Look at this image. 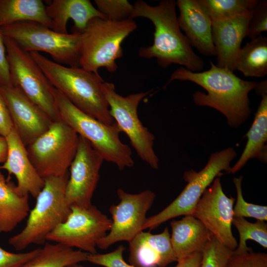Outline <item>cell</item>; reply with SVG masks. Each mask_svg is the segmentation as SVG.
Instances as JSON below:
<instances>
[{"label": "cell", "mask_w": 267, "mask_h": 267, "mask_svg": "<svg viewBox=\"0 0 267 267\" xmlns=\"http://www.w3.org/2000/svg\"><path fill=\"white\" fill-rule=\"evenodd\" d=\"M210 63L209 70L199 72L180 67L172 73L168 84L179 80L190 81L201 87L206 93L194 92V103L217 110L226 117L230 127L237 128L251 114L249 93L255 89L257 83L243 80L233 72L220 67L212 61Z\"/></svg>", "instance_id": "6da1fadb"}, {"label": "cell", "mask_w": 267, "mask_h": 267, "mask_svg": "<svg viewBox=\"0 0 267 267\" xmlns=\"http://www.w3.org/2000/svg\"><path fill=\"white\" fill-rule=\"evenodd\" d=\"M176 7L174 0H161L155 6L142 0L134 2L131 19L147 18L155 29L152 44L140 47L139 55L147 59L156 58L164 68L177 64L193 72H201L204 61L194 52L188 40L181 32Z\"/></svg>", "instance_id": "7a4b0ae2"}, {"label": "cell", "mask_w": 267, "mask_h": 267, "mask_svg": "<svg viewBox=\"0 0 267 267\" xmlns=\"http://www.w3.org/2000/svg\"><path fill=\"white\" fill-rule=\"evenodd\" d=\"M52 86L75 107L106 124L114 121L102 90L104 81L98 74L80 66H66L37 52H30Z\"/></svg>", "instance_id": "3957f363"}, {"label": "cell", "mask_w": 267, "mask_h": 267, "mask_svg": "<svg viewBox=\"0 0 267 267\" xmlns=\"http://www.w3.org/2000/svg\"><path fill=\"white\" fill-rule=\"evenodd\" d=\"M53 94L60 119L89 141L104 161L120 170L134 166L132 150L121 140L122 132L115 122L106 124L88 115L54 87Z\"/></svg>", "instance_id": "277c9868"}, {"label": "cell", "mask_w": 267, "mask_h": 267, "mask_svg": "<svg viewBox=\"0 0 267 267\" xmlns=\"http://www.w3.org/2000/svg\"><path fill=\"white\" fill-rule=\"evenodd\" d=\"M68 178L67 173L44 178V187L36 198L35 206L30 210L25 226L8 239L16 250H23L33 244H44L48 234L66 220L71 211L65 196Z\"/></svg>", "instance_id": "5b68a950"}, {"label": "cell", "mask_w": 267, "mask_h": 267, "mask_svg": "<svg viewBox=\"0 0 267 267\" xmlns=\"http://www.w3.org/2000/svg\"><path fill=\"white\" fill-rule=\"evenodd\" d=\"M136 28L133 19L117 22L95 17L90 20L81 33L80 66L97 74L101 67L115 72L116 61L123 54L122 43Z\"/></svg>", "instance_id": "8992f818"}, {"label": "cell", "mask_w": 267, "mask_h": 267, "mask_svg": "<svg viewBox=\"0 0 267 267\" xmlns=\"http://www.w3.org/2000/svg\"><path fill=\"white\" fill-rule=\"evenodd\" d=\"M237 153L232 147L211 154L207 163L199 172L190 170L184 173L187 184L179 195L167 207L156 215L147 218L142 227L154 229L168 220L180 216L192 215L206 189L215 178L226 172L230 174L231 162Z\"/></svg>", "instance_id": "52a82bcc"}, {"label": "cell", "mask_w": 267, "mask_h": 267, "mask_svg": "<svg viewBox=\"0 0 267 267\" xmlns=\"http://www.w3.org/2000/svg\"><path fill=\"white\" fill-rule=\"evenodd\" d=\"M0 30L4 37L10 38L29 52H45L57 63L80 66L81 33L61 34L32 21L4 26Z\"/></svg>", "instance_id": "ba28073f"}, {"label": "cell", "mask_w": 267, "mask_h": 267, "mask_svg": "<svg viewBox=\"0 0 267 267\" xmlns=\"http://www.w3.org/2000/svg\"><path fill=\"white\" fill-rule=\"evenodd\" d=\"M79 135L61 119L26 146L28 157L39 175L45 178L64 176L76 155Z\"/></svg>", "instance_id": "9c48e42d"}, {"label": "cell", "mask_w": 267, "mask_h": 267, "mask_svg": "<svg viewBox=\"0 0 267 267\" xmlns=\"http://www.w3.org/2000/svg\"><path fill=\"white\" fill-rule=\"evenodd\" d=\"M102 90L111 117L127 135L136 154L151 168L158 169L159 160L153 148L155 136L142 124L137 112L139 104L150 91L123 96L116 91L113 83L105 81Z\"/></svg>", "instance_id": "30bf717a"}, {"label": "cell", "mask_w": 267, "mask_h": 267, "mask_svg": "<svg viewBox=\"0 0 267 267\" xmlns=\"http://www.w3.org/2000/svg\"><path fill=\"white\" fill-rule=\"evenodd\" d=\"M4 42L11 85L18 89L53 122L60 120L53 87L30 52L9 38L4 36Z\"/></svg>", "instance_id": "8fae6325"}, {"label": "cell", "mask_w": 267, "mask_h": 267, "mask_svg": "<svg viewBox=\"0 0 267 267\" xmlns=\"http://www.w3.org/2000/svg\"><path fill=\"white\" fill-rule=\"evenodd\" d=\"M70 208L66 220L48 234L46 240L89 254L97 253V243L110 230L111 219L92 205Z\"/></svg>", "instance_id": "7c38bea8"}, {"label": "cell", "mask_w": 267, "mask_h": 267, "mask_svg": "<svg viewBox=\"0 0 267 267\" xmlns=\"http://www.w3.org/2000/svg\"><path fill=\"white\" fill-rule=\"evenodd\" d=\"M117 194L119 203L109 209L112 216L110 229L97 243V248L101 250L118 242H129L143 231L147 213L155 198V193L149 189L130 193L119 188Z\"/></svg>", "instance_id": "4fadbf2b"}, {"label": "cell", "mask_w": 267, "mask_h": 267, "mask_svg": "<svg viewBox=\"0 0 267 267\" xmlns=\"http://www.w3.org/2000/svg\"><path fill=\"white\" fill-rule=\"evenodd\" d=\"M235 201L225 194L218 177L206 189L192 214L214 237L232 251L238 245L231 230Z\"/></svg>", "instance_id": "5bb4252c"}, {"label": "cell", "mask_w": 267, "mask_h": 267, "mask_svg": "<svg viewBox=\"0 0 267 267\" xmlns=\"http://www.w3.org/2000/svg\"><path fill=\"white\" fill-rule=\"evenodd\" d=\"M90 142L79 136L75 157L69 167L70 174L65 190V199L71 206L88 207L99 179V172L104 161Z\"/></svg>", "instance_id": "9a60e30c"}, {"label": "cell", "mask_w": 267, "mask_h": 267, "mask_svg": "<svg viewBox=\"0 0 267 267\" xmlns=\"http://www.w3.org/2000/svg\"><path fill=\"white\" fill-rule=\"evenodd\" d=\"M13 128L26 147L45 132L53 122L18 89L0 85Z\"/></svg>", "instance_id": "2e32d148"}, {"label": "cell", "mask_w": 267, "mask_h": 267, "mask_svg": "<svg viewBox=\"0 0 267 267\" xmlns=\"http://www.w3.org/2000/svg\"><path fill=\"white\" fill-rule=\"evenodd\" d=\"M250 15L251 10L232 18L212 21L217 66L234 71L242 41L246 37Z\"/></svg>", "instance_id": "e0dca14e"}, {"label": "cell", "mask_w": 267, "mask_h": 267, "mask_svg": "<svg viewBox=\"0 0 267 267\" xmlns=\"http://www.w3.org/2000/svg\"><path fill=\"white\" fill-rule=\"evenodd\" d=\"M8 144V153L5 161L0 169L13 175L17 180V188L24 195L36 198L44 185V179L38 174L31 162L26 149L14 128L5 136Z\"/></svg>", "instance_id": "ac0fdd59"}, {"label": "cell", "mask_w": 267, "mask_h": 267, "mask_svg": "<svg viewBox=\"0 0 267 267\" xmlns=\"http://www.w3.org/2000/svg\"><path fill=\"white\" fill-rule=\"evenodd\" d=\"M129 244V262L136 267H166L177 262L167 227L156 234L141 231Z\"/></svg>", "instance_id": "d6986e66"}, {"label": "cell", "mask_w": 267, "mask_h": 267, "mask_svg": "<svg viewBox=\"0 0 267 267\" xmlns=\"http://www.w3.org/2000/svg\"><path fill=\"white\" fill-rule=\"evenodd\" d=\"M180 29L191 46L205 56L216 55L212 38V22L199 0H178Z\"/></svg>", "instance_id": "ffe728a7"}, {"label": "cell", "mask_w": 267, "mask_h": 267, "mask_svg": "<svg viewBox=\"0 0 267 267\" xmlns=\"http://www.w3.org/2000/svg\"><path fill=\"white\" fill-rule=\"evenodd\" d=\"M46 12L51 21V29L67 34L69 19L74 22L73 33H81L89 22L95 17L104 16L89 0H53L45 6Z\"/></svg>", "instance_id": "44dd1931"}, {"label": "cell", "mask_w": 267, "mask_h": 267, "mask_svg": "<svg viewBox=\"0 0 267 267\" xmlns=\"http://www.w3.org/2000/svg\"><path fill=\"white\" fill-rule=\"evenodd\" d=\"M171 241L177 262L196 252H202L212 235L197 219L186 215L170 222Z\"/></svg>", "instance_id": "7402d4cb"}, {"label": "cell", "mask_w": 267, "mask_h": 267, "mask_svg": "<svg viewBox=\"0 0 267 267\" xmlns=\"http://www.w3.org/2000/svg\"><path fill=\"white\" fill-rule=\"evenodd\" d=\"M28 196L21 194L0 169V233L12 231L28 217Z\"/></svg>", "instance_id": "603a6c76"}, {"label": "cell", "mask_w": 267, "mask_h": 267, "mask_svg": "<svg viewBox=\"0 0 267 267\" xmlns=\"http://www.w3.org/2000/svg\"><path fill=\"white\" fill-rule=\"evenodd\" d=\"M260 95L262 99L254 121L246 134V145L238 161L231 167L230 174H234L239 171L252 159L256 158L267 161V92H263Z\"/></svg>", "instance_id": "cb8c5ba5"}, {"label": "cell", "mask_w": 267, "mask_h": 267, "mask_svg": "<svg viewBox=\"0 0 267 267\" xmlns=\"http://www.w3.org/2000/svg\"><path fill=\"white\" fill-rule=\"evenodd\" d=\"M22 21L42 24L51 29L41 0H0V27Z\"/></svg>", "instance_id": "d4e9b609"}, {"label": "cell", "mask_w": 267, "mask_h": 267, "mask_svg": "<svg viewBox=\"0 0 267 267\" xmlns=\"http://www.w3.org/2000/svg\"><path fill=\"white\" fill-rule=\"evenodd\" d=\"M245 77H264L267 74V38L261 36L251 40L241 48L234 71Z\"/></svg>", "instance_id": "484cf974"}, {"label": "cell", "mask_w": 267, "mask_h": 267, "mask_svg": "<svg viewBox=\"0 0 267 267\" xmlns=\"http://www.w3.org/2000/svg\"><path fill=\"white\" fill-rule=\"evenodd\" d=\"M88 254L59 243H46L36 256L19 267H66L87 261Z\"/></svg>", "instance_id": "4316f807"}, {"label": "cell", "mask_w": 267, "mask_h": 267, "mask_svg": "<svg viewBox=\"0 0 267 267\" xmlns=\"http://www.w3.org/2000/svg\"><path fill=\"white\" fill-rule=\"evenodd\" d=\"M212 21L226 19L253 9L258 0H199Z\"/></svg>", "instance_id": "83f0119b"}, {"label": "cell", "mask_w": 267, "mask_h": 267, "mask_svg": "<svg viewBox=\"0 0 267 267\" xmlns=\"http://www.w3.org/2000/svg\"><path fill=\"white\" fill-rule=\"evenodd\" d=\"M232 224L237 229L239 234V242L237 248L233 251L234 254H241L252 251L247 246L246 241L251 239L267 248V224L265 221L257 220L250 222L244 218L233 217Z\"/></svg>", "instance_id": "f1b7e54d"}, {"label": "cell", "mask_w": 267, "mask_h": 267, "mask_svg": "<svg viewBox=\"0 0 267 267\" xmlns=\"http://www.w3.org/2000/svg\"><path fill=\"white\" fill-rule=\"evenodd\" d=\"M243 177L234 178L233 179L235 185L237 200L233 207V217H249L257 220L267 221V207L247 202L243 197L242 181Z\"/></svg>", "instance_id": "f546056e"}, {"label": "cell", "mask_w": 267, "mask_h": 267, "mask_svg": "<svg viewBox=\"0 0 267 267\" xmlns=\"http://www.w3.org/2000/svg\"><path fill=\"white\" fill-rule=\"evenodd\" d=\"M97 9L106 20L122 21L131 19L134 5L127 0H94Z\"/></svg>", "instance_id": "4dcf8cb0"}, {"label": "cell", "mask_w": 267, "mask_h": 267, "mask_svg": "<svg viewBox=\"0 0 267 267\" xmlns=\"http://www.w3.org/2000/svg\"><path fill=\"white\" fill-rule=\"evenodd\" d=\"M232 252L212 235L202 251L201 267H224Z\"/></svg>", "instance_id": "1f68e13d"}, {"label": "cell", "mask_w": 267, "mask_h": 267, "mask_svg": "<svg viewBox=\"0 0 267 267\" xmlns=\"http://www.w3.org/2000/svg\"><path fill=\"white\" fill-rule=\"evenodd\" d=\"M267 31V0H258L255 7L251 10L248 23L246 37L253 40Z\"/></svg>", "instance_id": "d6a6232c"}, {"label": "cell", "mask_w": 267, "mask_h": 267, "mask_svg": "<svg viewBox=\"0 0 267 267\" xmlns=\"http://www.w3.org/2000/svg\"><path fill=\"white\" fill-rule=\"evenodd\" d=\"M125 250V247L121 245L115 250L108 253L89 254L87 261L104 267H136L124 260L123 253Z\"/></svg>", "instance_id": "836d02e7"}, {"label": "cell", "mask_w": 267, "mask_h": 267, "mask_svg": "<svg viewBox=\"0 0 267 267\" xmlns=\"http://www.w3.org/2000/svg\"><path fill=\"white\" fill-rule=\"evenodd\" d=\"M224 267H267V254L252 251L241 254L232 252Z\"/></svg>", "instance_id": "e575fe53"}, {"label": "cell", "mask_w": 267, "mask_h": 267, "mask_svg": "<svg viewBox=\"0 0 267 267\" xmlns=\"http://www.w3.org/2000/svg\"><path fill=\"white\" fill-rule=\"evenodd\" d=\"M41 249L37 248L27 252L15 253L0 247V267H19L36 256Z\"/></svg>", "instance_id": "d590c367"}, {"label": "cell", "mask_w": 267, "mask_h": 267, "mask_svg": "<svg viewBox=\"0 0 267 267\" xmlns=\"http://www.w3.org/2000/svg\"><path fill=\"white\" fill-rule=\"evenodd\" d=\"M0 85H11L4 36L0 30Z\"/></svg>", "instance_id": "8d00e7d4"}, {"label": "cell", "mask_w": 267, "mask_h": 267, "mask_svg": "<svg viewBox=\"0 0 267 267\" xmlns=\"http://www.w3.org/2000/svg\"><path fill=\"white\" fill-rule=\"evenodd\" d=\"M13 128L5 100L0 93V135L6 136Z\"/></svg>", "instance_id": "74e56055"}, {"label": "cell", "mask_w": 267, "mask_h": 267, "mask_svg": "<svg viewBox=\"0 0 267 267\" xmlns=\"http://www.w3.org/2000/svg\"><path fill=\"white\" fill-rule=\"evenodd\" d=\"M202 260V252H196L177 262L176 266L170 267H201Z\"/></svg>", "instance_id": "f35d334b"}, {"label": "cell", "mask_w": 267, "mask_h": 267, "mask_svg": "<svg viewBox=\"0 0 267 267\" xmlns=\"http://www.w3.org/2000/svg\"><path fill=\"white\" fill-rule=\"evenodd\" d=\"M8 153V144L5 136L0 135V164L6 160Z\"/></svg>", "instance_id": "ab89813d"}, {"label": "cell", "mask_w": 267, "mask_h": 267, "mask_svg": "<svg viewBox=\"0 0 267 267\" xmlns=\"http://www.w3.org/2000/svg\"><path fill=\"white\" fill-rule=\"evenodd\" d=\"M254 89L255 90L256 93L258 95H261L263 92H267V80L257 83Z\"/></svg>", "instance_id": "60d3db41"}, {"label": "cell", "mask_w": 267, "mask_h": 267, "mask_svg": "<svg viewBox=\"0 0 267 267\" xmlns=\"http://www.w3.org/2000/svg\"><path fill=\"white\" fill-rule=\"evenodd\" d=\"M66 267H87L81 264V263L72 264Z\"/></svg>", "instance_id": "b9f144b4"}]
</instances>
